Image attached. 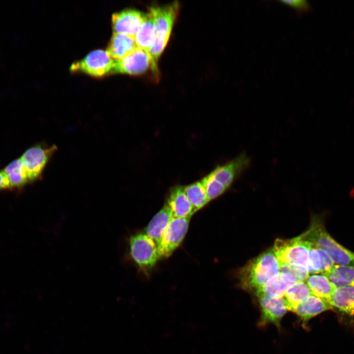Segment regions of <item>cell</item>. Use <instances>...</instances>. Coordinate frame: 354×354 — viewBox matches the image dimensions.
Instances as JSON below:
<instances>
[{
  "label": "cell",
  "mask_w": 354,
  "mask_h": 354,
  "mask_svg": "<svg viewBox=\"0 0 354 354\" xmlns=\"http://www.w3.org/2000/svg\"><path fill=\"white\" fill-rule=\"evenodd\" d=\"M179 9L177 1L149 9L153 16L155 39L148 53L151 62L150 70L156 77L158 75L159 59L169 41Z\"/></svg>",
  "instance_id": "6da1fadb"
},
{
  "label": "cell",
  "mask_w": 354,
  "mask_h": 354,
  "mask_svg": "<svg viewBox=\"0 0 354 354\" xmlns=\"http://www.w3.org/2000/svg\"><path fill=\"white\" fill-rule=\"evenodd\" d=\"M299 236L309 248H319L326 252L335 265L354 266V253L332 237L320 218L314 217L308 229Z\"/></svg>",
  "instance_id": "7a4b0ae2"
},
{
  "label": "cell",
  "mask_w": 354,
  "mask_h": 354,
  "mask_svg": "<svg viewBox=\"0 0 354 354\" xmlns=\"http://www.w3.org/2000/svg\"><path fill=\"white\" fill-rule=\"evenodd\" d=\"M280 272V264L273 249H269L248 262L240 270L241 286L255 292Z\"/></svg>",
  "instance_id": "3957f363"
},
{
  "label": "cell",
  "mask_w": 354,
  "mask_h": 354,
  "mask_svg": "<svg viewBox=\"0 0 354 354\" xmlns=\"http://www.w3.org/2000/svg\"><path fill=\"white\" fill-rule=\"evenodd\" d=\"M272 249L280 265H293L307 268L309 247L299 236L290 239L277 238Z\"/></svg>",
  "instance_id": "277c9868"
},
{
  "label": "cell",
  "mask_w": 354,
  "mask_h": 354,
  "mask_svg": "<svg viewBox=\"0 0 354 354\" xmlns=\"http://www.w3.org/2000/svg\"><path fill=\"white\" fill-rule=\"evenodd\" d=\"M129 244L130 255L142 269L152 268L160 259L157 245L144 233L132 236Z\"/></svg>",
  "instance_id": "5b68a950"
},
{
  "label": "cell",
  "mask_w": 354,
  "mask_h": 354,
  "mask_svg": "<svg viewBox=\"0 0 354 354\" xmlns=\"http://www.w3.org/2000/svg\"><path fill=\"white\" fill-rule=\"evenodd\" d=\"M114 59L106 51L96 50L88 54L83 59L72 63L70 70L72 72H81L94 77H102L111 74Z\"/></svg>",
  "instance_id": "8992f818"
},
{
  "label": "cell",
  "mask_w": 354,
  "mask_h": 354,
  "mask_svg": "<svg viewBox=\"0 0 354 354\" xmlns=\"http://www.w3.org/2000/svg\"><path fill=\"white\" fill-rule=\"evenodd\" d=\"M57 150L56 146L36 145L27 149L20 158L30 182L39 179L50 158Z\"/></svg>",
  "instance_id": "52a82bcc"
},
{
  "label": "cell",
  "mask_w": 354,
  "mask_h": 354,
  "mask_svg": "<svg viewBox=\"0 0 354 354\" xmlns=\"http://www.w3.org/2000/svg\"><path fill=\"white\" fill-rule=\"evenodd\" d=\"M190 217H173L164 231L158 249L160 259L170 256L183 240Z\"/></svg>",
  "instance_id": "ba28073f"
},
{
  "label": "cell",
  "mask_w": 354,
  "mask_h": 354,
  "mask_svg": "<svg viewBox=\"0 0 354 354\" xmlns=\"http://www.w3.org/2000/svg\"><path fill=\"white\" fill-rule=\"evenodd\" d=\"M251 159L243 151L222 165H218L212 172L214 178L229 188L249 168Z\"/></svg>",
  "instance_id": "9c48e42d"
},
{
  "label": "cell",
  "mask_w": 354,
  "mask_h": 354,
  "mask_svg": "<svg viewBox=\"0 0 354 354\" xmlns=\"http://www.w3.org/2000/svg\"><path fill=\"white\" fill-rule=\"evenodd\" d=\"M150 59L148 52L138 48L129 55L114 59L112 74L142 75L150 69Z\"/></svg>",
  "instance_id": "30bf717a"
},
{
  "label": "cell",
  "mask_w": 354,
  "mask_h": 354,
  "mask_svg": "<svg viewBox=\"0 0 354 354\" xmlns=\"http://www.w3.org/2000/svg\"><path fill=\"white\" fill-rule=\"evenodd\" d=\"M144 14L134 9L114 13L112 16L113 32L134 37L143 20Z\"/></svg>",
  "instance_id": "8fae6325"
},
{
  "label": "cell",
  "mask_w": 354,
  "mask_h": 354,
  "mask_svg": "<svg viewBox=\"0 0 354 354\" xmlns=\"http://www.w3.org/2000/svg\"><path fill=\"white\" fill-rule=\"evenodd\" d=\"M257 296L261 309V324L270 323L279 327L282 317L288 311L284 297L271 298L262 295Z\"/></svg>",
  "instance_id": "7c38bea8"
},
{
  "label": "cell",
  "mask_w": 354,
  "mask_h": 354,
  "mask_svg": "<svg viewBox=\"0 0 354 354\" xmlns=\"http://www.w3.org/2000/svg\"><path fill=\"white\" fill-rule=\"evenodd\" d=\"M166 204L173 217H191L196 211L186 197L183 186L176 185L170 190Z\"/></svg>",
  "instance_id": "4fadbf2b"
},
{
  "label": "cell",
  "mask_w": 354,
  "mask_h": 354,
  "mask_svg": "<svg viewBox=\"0 0 354 354\" xmlns=\"http://www.w3.org/2000/svg\"><path fill=\"white\" fill-rule=\"evenodd\" d=\"M296 282L291 275L280 272L256 291L255 294L256 295H262L271 298L283 297L286 291Z\"/></svg>",
  "instance_id": "5bb4252c"
},
{
  "label": "cell",
  "mask_w": 354,
  "mask_h": 354,
  "mask_svg": "<svg viewBox=\"0 0 354 354\" xmlns=\"http://www.w3.org/2000/svg\"><path fill=\"white\" fill-rule=\"evenodd\" d=\"M138 48L134 37L113 32L106 51L113 59H118L129 55Z\"/></svg>",
  "instance_id": "9a60e30c"
},
{
  "label": "cell",
  "mask_w": 354,
  "mask_h": 354,
  "mask_svg": "<svg viewBox=\"0 0 354 354\" xmlns=\"http://www.w3.org/2000/svg\"><path fill=\"white\" fill-rule=\"evenodd\" d=\"M167 204L153 216L145 230L144 233L159 244L162 235L173 218Z\"/></svg>",
  "instance_id": "2e32d148"
},
{
  "label": "cell",
  "mask_w": 354,
  "mask_h": 354,
  "mask_svg": "<svg viewBox=\"0 0 354 354\" xmlns=\"http://www.w3.org/2000/svg\"><path fill=\"white\" fill-rule=\"evenodd\" d=\"M306 283L312 295L330 304L331 297L337 287L323 274L309 275Z\"/></svg>",
  "instance_id": "e0dca14e"
},
{
  "label": "cell",
  "mask_w": 354,
  "mask_h": 354,
  "mask_svg": "<svg viewBox=\"0 0 354 354\" xmlns=\"http://www.w3.org/2000/svg\"><path fill=\"white\" fill-rule=\"evenodd\" d=\"M134 38L138 48L148 52L155 39L153 16L149 10L144 14L143 20Z\"/></svg>",
  "instance_id": "ac0fdd59"
},
{
  "label": "cell",
  "mask_w": 354,
  "mask_h": 354,
  "mask_svg": "<svg viewBox=\"0 0 354 354\" xmlns=\"http://www.w3.org/2000/svg\"><path fill=\"white\" fill-rule=\"evenodd\" d=\"M333 307L319 298L311 295L305 301L297 306L294 311L304 324L319 314L331 310Z\"/></svg>",
  "instance_id": "d6986e66"
},
{
  "label": "cell",
  "mask_w": 354,
  "mask_h": 354,
  "mask_svg": "<svg viewBox=\"0 0 354 354\" xmlns=\"http://www.w3.org/2000/svg\"><path fill=\"white\" fill-rule=\"evenodd\" d=\"M332 307L350 316H354V286L337 288L330 303Z\"/></svg>",
  "instance_id": "ffe728a7"
},
{
  "label": "cell",
  "mask_w": 354,
  "mask_h": 354,
  "mask_svg": "<svg viewBox=\"0 0 354 354\" xmlns=\"http://www.w3.org/2000/svg\"><path fill=\"white\" fill-rule=\"evenodd\" d=\"M334 265V262L326 252L319 248H309L307 267L309 273L323 274Z\"/></svg>",
  "instance_id": "44dd1931"
},
{
  "label": "cell",
  "mask_w": 354,
  "mask_h": 354,
  "mask_svg": "<svg viewBox=\"0 0 354 354\" xmlns=\"http://www.w3.org/2000/svg\"><path fill=\"white\" fill-rule=\"evenodd\" d=\"M2 170L9 182L11 189L22 187L30 183L20 158L11 162Z\"/></svg>",
  "instance_id": "7402d4cb"
},
{
  "label": "cell",
  "mask_w": 354,
  "mask_h": 354,
  "mask_svg": "<svg viewBox=\"0 0 354 354\" xmlns=\"http://www.w3.org/2000/svg\"><path fill=\"white\" fill-rule=\"evenodd\" d=\"M323 274L337 288L354 286V266L335 265Z\"/></svg>",
  "instance_id": "603a6c76"
},
{
  "label": "cell",
  "mask_w": 354,
  "mask_h": 354,
  "mask_svg": "<svg viewBox=\"0 0 354 354\" xmlns=\"http://www.w3.org/2000/svg\"><path fill=\"white\" fill-rule=\"evenodd\" d=\"M312 295L306 282H296L285 293L284 298L289 311L294 312L298 305Z\"/></svg>",
  "instance_id": "cb8c5ba5"
},
{
  "label": "cell",
  "mask_w": 354,
  "mask_h": 354,
  "mask_svg": "<svg viewBox=\"0 0 354 354\" xmlns=\"http://www.w3.org/2000/svg\"><path fill=\"white\" fill-rule=\"evenodd\" d=\"M184 193L197 211L208 202L206 190L201 181H196L183 186Z\"/></svg>",
  "instance_id": "d4e9b609"
},
{
  "label": "cell",
  "mask_w": 354,
  "mask_h": 354,
  "mask_svg": "<svg viewBox=\"0 0 354 354\" xmlns=\"http://www.w3.org/2000/svg\"><path fill=\"white\" fill-rule=\"evenodd\" d=\"M200 181L206 190L209 202L220 196L228 189L214 178L211 172L204 177Z\"/></svg>",
  "instance_id": "484cf974"
},
{
  "label": "cell",
  "mask_w": 354,
  "mask_h": 354,
  "mask_svg": "<svg viewBox=\"0 0 354 354\" xmlns=\"http://www.w3.org/2000/svg\"><path fill=\"white\" fill-rule=\"evenodd\" d=\"M280 272L293 276L296 282H305L309 276L308 269L302 266L293 265H280Z\"/></svg>",
  "instance_id": "4316f807"
},
{
  "label": "cell",
  "mask_w": 354,
  "mask_h": 354,
  "mask_svg": "<svg viewBox=\"0 0 354 354\" xmlns=\"http://www.w3.org/2000/svg\"><path fill=\"white\" fill-rule=\"evenodd\" d=\"M280 1L294 8L298 14L307 13L311 10L310 4L306 0H282Z\"/></svg>",
  "instance_id": "83f0119b"
},
{
  "label": "cell",
  "mask_w": 354,
  "mask_h": 354,
  "mask_svg": "<svg viewBox=\"0 0 354 354\" xmlns=\"http://www.w3.org/2000/svg\"><path fill=\"white\" fill-rule=\"evenodd\" d=\"M11 189L9 182L2 170L0 171V191Z\"/></svg>",
  "instance_id": "f1b7e54d"
}]
</instances>
